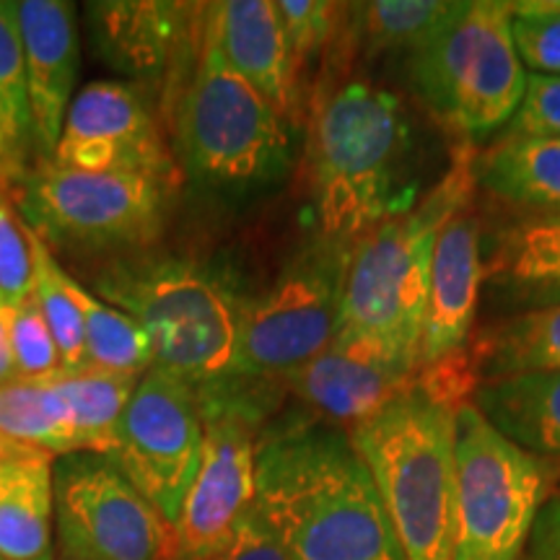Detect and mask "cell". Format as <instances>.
<instances>
[{"mask_svg":"<svg viewBox=\"0 0 560 560\" xmlns=\"http://www.w3.org/2000/svg\"><path fill=\"white\" fill-rule=\"evenodd\" d=\"M255 509L293 560H408L366 462L330 423L257 439Z\"/></svg>","mask_w":560,"mask_h":560,"instance_id":"obj_1","label":"cell"},{"mask_svg":"<svg viewBox=\"0 0 560 560\" xmlns=\"http://www.w3.org/2000/svg\"><path fill=\"white\" fill-rule=\"evenodd\" d=\"M412 132L400 96L353 79L319 104L312 130L319 236L353 247L384 221L408 213Z\"/></svg>","mask_w":560,"mask_h":560,"instance_id":"obj_2","label":"cell"},{"mask_svg":"<svg viewBox=\"0 0 560 560\" xmlns=\"http://www.w3.org/2000/svg\"><path fill=\"white\" fill-rule=\"evenodd\" d=\"M475 159L465 140L439 185L418 206L384 221L350 247L340 335L376 342L420 369L433 247L446 221L472 202Z\"/></svg>","mask_w":560,"mask_h":560,"instance_id":"obj_3","label":"cell"},{"mask_svg":"<svg viewBox=\"0 0 560 560\" xmlns=\"http://www.w3.org/2000/svg\"><path fill=\"white\" fill-rule=\"evenodd\" d=\"M94 289L143 327L153 369L192 389L236 376L244 301L210 265L177 255H130L107 265Z\"/></svg>","mask_w":560,"mask_h":560,"instance_id":"obj_4","label":"cell"},{"mask_svg":"<svg viewBox=\"0 0 560 560\" xmlns=\"http://www.w3.org/2000/svg\"><path fill=\"white\" fill-rule=\"evenodd\" d=\"M457 405L420 382L348 433L408 560L454 558Z\"/></svg>","mask_w":560,"mask_h":560,"instance_id":"obj_5","label":"cell"},{"mask_svg":"<svg viewBox=\"0 0 560 560\" xmlns=\"http://www.w3.org/2000/svg\"><path fill=\"white\" fill-rule=\"evenodd\" d=\"M187 177L223 198L270 190L291 170L293 125L202 37L177 112Z\"/></svg>","mask_w":560,"mask_h":560,"instance_id":"obj_6","label":"cell"},{"mask_svg":"<svg viewBox=\"0 0 560 560\" xmlns=\"http://www.w3.org/2000/svg\"><path fill=\"white\" fill-rule=\"evenodd\" d=\"M408 75L418 100L459 136L506 128L527 89L509 3L459 0L441 32L408 55Z\"/></svg>","mask_w":560,"mask_h":560,"instance_id":"obj_7","label":"cell"},{"mask_svg":"<svg viewBox=\"0 0 560 560\" xmlns=\"http://www.w3.org/2000/svg\"><path fill=\"white\" fill-rule=\"evenodd\" d=\"M452 560H520L545 499V462L503 436L475 402L457 410Z\"/></svg>","mask_w":560,"mask_h":560,"instance_id":"obj_8","label":"cell"},{"mask_svg":"<svg viewBox=\"0 0 560 560\" xmlns=\"http://www.w3.org/2000/svg\"><path fill=\"white\" fill-rule=\"evenodd\" d=\"M350 247L317 236L276 283L244 304L236 376L278 382L330 346L338 332Z\"/></svg>","mask_w":560,"mask_h":560,"instance_id":"obj_9","label":"cell"},{"mask_svg":"<svg viewBox=\"0 0 560 560\" xmlns=\"http://www.w3.org/2000/svg\"><path fill=\"white\" fill-rule=\"evenodd\" d=\"M172 185L138 174H91L45 159L24 179L21 208L45 242L136 252L161 234Z\"/></svg>","mask_w":560,"mask_h":560,"instance_id":"obj_10","label":"cell"},{"mask_svg":"<svg viewBox=\"0 0 560 560\" xmlns=\"http://www.w3.org/2000/svg\"><path fill=\"white\" fill-rule=\"evenodd\" d=\"M202 439L206 420L195 389L170 371L151 369L132 392L107 459L174 527L198 475Z\"/></svg>","mask_w":560,"mask_h":560,"instance_id":"obj_11","label":"cell"},{"mask_svg":"<svg viewBox=\"0 0 560 560\" xmlns=\"http://www.w3.org/2000/svg\"><path fill=\"white\" fill-rule=\"evenodd\" d=\"M58 542L86 560H172L174 527L100 454L55 465Z\"/></svg>","mask_w":560,"mask_h":560,"instance_id":"obj_12","label":"cell"},{"mask_svg":"<svg viewBox=\"0 0 560 560\" xmlns=\"http://www.w3.org/2000/svg\"><path fill=\"white\" fill-rule=\"evenodd\" d=\"M52 161L91 174H138L177 187V161L138 83L94 81L70 102Z\"/></svg>","mask_w":560,"mask_h":560,"instance_id":"obj_13","label":"cell"},{"mask_svg":"<svg viewBox=\"0 0 560 560\" xmlns=\"http://www.w3.org/2000/svg\"><path fill=\"white\" fill-rule=\"evenodd\" d=\"M200 467L172 537V560H215L255 509L257 423L236 410L202 412Z\"/></svg>","mask_w":560,"mask_h":560,"instance_id":"obj_14","label":"cell"},{"mask_svg":"<svg viewBox=\"0 0 560 560\" xmlns=\"http://www.w3.org/2000/svg\"><path fill=\"white\" fill-rule=\"evenodd\" d=\"M418 371L376 342L335 332L322 353L278 382L335 429L348 425L350 433L402 397Z\"/></svg>","mask_w":560,"mask_h":560,"instance_id":"obj_15","label":"cell"},{"mask_svg":"<svg viewBox=\"0 0 560 560\" xmlns=\"http://www.w3.org/2000/svg\"><path fill=\"white\" fill-rule=\"evenodd\" d=\"M208 5L115 0L91 3V34L109 66L161 79L187 52H200Z\"/></svg>","mask_w":560,"mask_h":560,"instance_id":"obj_16","label":"cell"},{"mask_svg":"<svg viewBox=\"0 0 560 560\" xmlns=\"http://www.w3.org/2000/svg\"><path fill=\"white\" fill-rule=\"evenodd\" d=\"M206 34L223 60L291 125L301 120V70L272 0H226L210 3Z\"/></svg>","mask_w":560,"mask_h":560,"instance_id":"obj_17","label":"cell"},{"mask_svg":"<svg viewBox=\"0 0 560 560\" xmlns=\"http://www.w3.org/2000/svg\"><path fill=\"white\" fill-rule=\"evenodd\" d=\"M19 21L34 140L39 151L52 159L68 107L75 96V70H79L75 5L68 0H21Z\"/></svg>","mask_w":560,"mask_h":560,"instance_id":"obj_18","label":"cell"},{"mask_svg":"<svg viewBox=\"0 0 560 560\" xmlns=\"http://www.w3.org/2000/svg\"><path fill=\"white\" fill-rule=\"evenodd\" d=\"M470 206L446 221L433 247L420 369L462 353L470 338L482 285V242Z\"/></svg>","mask_w":560,"mask_h":560,"instance_id":"obj_19","label":"cell"},{"mask_svg":"<svg viewBox=\"0 0 560 560\" xmlns=\"http://www.w3.org/2000/svg\"><path fill=\"white\" fill-rule=\"evenodd\" d=\"M482 283L493 304L516 314L560 306V213L501 231L482 260Z\"/></svg>","mask_w":560,"mask_h":560,"instance_id":"obj_20","label":"cell"},{"mask_svg":"<svg viewBox=\"0 0 560 560\" xmlns=\"http://www.w3.org/2000/svg\"><path fill=\"white\" fill-rule=\"evenodd\" d=\"M55 454L39 446L0 462V558L52 552Z\"/></svg>","mask_w":560,"mask_h":560,"instance_id":"obj_21","label":"cell"},{"mask_svg":"<svg viewBox=\"0 0 560 560\" xmlns=\"http://www.w3.org/2000/svg\"><path fill=\"white\" fill-rule=\"evenodd\" d=\"M475 408L516 446L560 462V371L480 382Z\"/></svg>","mask_w":560,"mask_h":560,"instance_id":"obj_22","label":"cell"},{"mask_svg":"<svg viewBox=\"0 0 560 560\" xmlns=\"http://www.w3.org/2000/svg\"><path fill=\"white\" fill-rule=\"evenodd\" d=\"M475 177L511 206L560 213V138H501L475 159Z\"/></svg>","mask_w":560,"mask_h":560,"instance_id":"obj_23","label":"cell"},{"mask_svg":"<svg viewBox=\"0 0 560 560\" xmlns=\"http://www.w3.org/2000/svg\"><path fill=\"white\" fill-rule=\"evenodd\" d=\"M475 369L482 382L560 371V306L514 314L488 327L475 346Z\"/></svg>","mask_w":560,"mask_h":560,"instance_id":"obj_24","label":"cell"},{"mask_svg":"<svg viewBox=\"0 0 560 560\" xmlns=\"http://www.w3.org/2000/svg\"><path fill=\"white\" fill-rule=\"evenodd\" d=\"M140 380L143 376L117 374L96 366L60 371L58 384L73 416L75 454L109 457L115 452L117 425Z\"/></svg>","mask_w":560,"mask_h":560,"instance_id":"obj_25","label":"cell"},{"mask_svg":"<svg viewBox=\"0 0 560 560\" xmlns=\"http://www.w3.org/2000/svg\"><path fill=\"white\" fill-rule=\"evenodd\" d=\"M58 374L0 384V431L21 444L66 457L75 454L73 416L58 384Z\"/></svg>","mask_w":560,"mask_h":560,"instance_id":"obj_26","label":"cell"},{"mask_svg":"<svg viewBox=\"0 0 560 560\" xmlns=\"http://www.w3.org/2000/svg\"><path fill=\"white\" fill-rule=\"evenodd\" d=\"M73 296L83 317L86 366L117 374H149L153 369V348L143 327L130 314L83 289L79 280L73 283Z\"/></svg>","mask_w":560,"mask_h":560,"instance_id":"obj_27","label":"cell"},{"mask_svg":"<svg viewBox=\"0 0 560 560\" xmlns=\"http://www.w3.org/2000/svg\"><path fill=\"white\" fill-rule=\"evenodd\" d=\"M454 0H374L353 5L355 37L369 52H412L457 13Z\"/></svg>","mask_w":560,"mask_h":560,"instance_id":"obj_28","label":"cell"},{"mask_svg":"<svg viewBox=\"0 0 560 560\" xmlns=\"http://www.w3.org/2000/svg\"><path fill=\"white\" fill-rule=\"evenodd\" d=\"M32 260H34V304L50 327L55 346L60 350L62 371H79L86 366V338H83V317L73 296L75 278H70L55 260L50 244L26 223Z\"/></svg>","mask_w":560,"mask_h":560,"instance_id":"obj_29","label":"cell"},{"mask_svg":"<svg viewBox=\"0 0 560 560\" xmlns=\"http://www.w3.org/2000/svg\"><path fill=\"white\" fill-rule=\"evenodd\" d=\"M0 128L26 156L34 140L30 86H26L24 39H21L19 3L0 0Z\"/></svg>","mask_w":560,"mask_h":560,"instance_id":"obj_30","label":"cell"},{"mask_svg":"<svg viewBox=\"0 0 560 560\" xmlns=\"http://www.w3.org/2000/svg\"><path fill=\"white\" fill-rule=\"evenodd\" d=\"M511 39L522 66L537 75H560V0L509 3Z\"/></svg>","mask_w":560,"mask_h":560,"instance_id":"obj_31","label":"cell"},{"mask_svg":"<svg viewBox=\"0 0 560 560\" xmlns=\"http://www.w3.org/2000/svg\"><path fill=\"white\" fill-rule=\"evenodd\" d=\"M276 9L293 60L299 70H304L327 50L335 32L340 30V16L346 5L327 3V0H278Z\"/></svg>","mask_w":560,"mask_h":560,"instance_id":"obj_32","label":"cell"},{"mask_svg":"<svg viewBox=\"0 0 560 560\" xmlns=\"http://www.w3.org/2000/svg\"><path fill=\"white\" fill-rule=\"evenodd\" d=\"M9 335L19 380H45L62 371L60 350L34 299L19 310H11Z\"/></svg>","mask_w":560,"mask_h":560,"instance_id":"obj_33","label":"cell"},{"mask_svg":"<svg viewBox=\"0 0 560 560\" xmlns=\"http://www.w3.org/2000/svg\"><path fill=\"white\" fill-rule=\"evenodd\" d=\"M34 293V260L26 221L0 198V301L19 310Z\"/></svg>","mask_w":560,"mask_h":560,"instance_id":"obj_34","label":"cell"},{"mask_svg":"<svg viewBox=\"0 0 560 560\" xmlns=\"http://www.w3.org/2000/svg\"><path fill=\"white\" fill-rule=\"evenodd\" d=\"M503 138H560V75H527L522 104Z\"/></svg>","mask_w":560,"mask_h":560,"instance_id":"obj_35","label":"cell"},{"mask_svg":"<svg viewBox=\"0 0 560 560\" xmlns=\"http://www.w3.org/2000/svg\"><path fill=\"white\" fill-rule=\"evenodd\" d=\"M215 560H293L285 552L283 545L276 540V535L268 529V524L260 520L257 509H252L244 516L234 540Z\"/></svg>","mask_w":560,"mask_h":560,"instance_id":"obj_36","label":"cell"},{"mask_svg":"<svg viewBox=\"0 0 560 560\" xmlns=\"http://www.w3.org/2000/svg\"><path fill=\"white\" fill-rule=\"evenodd\" d=\"M524 556V560H560V499L540 509Z\"/></svg>","mask_w":560,"mask_h":560,"instance_id":"obj_37","label":"cell"},{"mask_svg":"<svg viewBox=\"0 0 560 560\" xmlns=\"http://www.w3.org/2000/svg\"><path fill=\"white\" fill-rule=\"evenodd\" d=\"M9 319H11V306H5L3 301H0V384L19 380L16 363H13V353H11Z\"/></svg>","mask_w":560,"mask_h":560,"instance_id":"obj_38","label":"cell"},{"mask_svg":"<svg viewBox=\"0 0 560 560\" xmlns=\"http://www.w3.org/2000/svg\"><path fill=\"white\" fill-rule=\"evenodd\" d=\"M21 151L11 143V138L5 136V130L0 128V182L21 177Z\"/></svg>","mask_w":560,"mask_h":560,"instance_id":"obj_39","label":"cell"},{"mask_svg":"<svg viewBox=\"0 0 560 560\" xmlns=\"http://www.w3.org/2000/svg\"><path fill=\"white\" fill-rule=\"evenodd\" d=\"M26 450H32V446L21 444V441L11 439V436H5V433L0 431V462H5V459H11V457H16V454L26 452Z\"/></svg>","mask_w":560,"mask_h":560,"instance_id":"obj_40","label":"cell"},{"mask_svg":"<svg viewBox=\"0 0 560 560\" xmlns=\"http://www.w3.org/2000/svg\"><path fill=\"white\" fill-rule=\"evenodd\" d=\"M55 560H86V558L79 556V552H73L70 548H66V545L58 542V550H55Z\"/></svg>","mask_w":560,"mask_h":560,"instance_id":"obj_41","label":"cell"},{"mask_svg":"<svg viewBox=\"0 0 560 560\" xmlns=\"http://www.w3.org/2000/svg\"><path fill=\"white\" fill-rule=\"evenodd\" d=\"M0 560H5V558H0ZM37 560H55V552H47V556H42Z\"/></svg>","mask_w":560,"mask_h":560,"instance_id":"obj_42","label":"cell"}]
</instances>
